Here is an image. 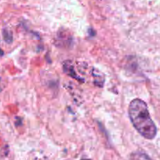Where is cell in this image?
Listing matches in <instances>:
<instances>
[{
  "instance_id": "cell-3",
  "label": "cell",
  "mask_w": 160,
  "mask_h": 160,
  "mask_svg": "<svg viewBox=\"0 0 160 160\" xmlns=\"http://www.w3.org/2000/svg\"><path fill=\"white\" fill-rule=\"evenodd\" d=\"M82 160H90V159H82Z\"/></svg>"
},
{
  "instance_id": "cell-1",
  "label": "cell",
  "mask_w": 160,
  "mask_h": 160,
  "mask_svg": "<svg viewBox=\"0 0 160 160\" xmlns=\"http://www.w3.org/2000/svg\"><path fill=\"white\" fill-rule=\"evenodd\" d=\"M129 117L133 126L138 132L146 139L156 137L157 129L150 117L147 104L140 98H135L130 103Z\"/></svg>"
},
{
  "instance_id": "cell-2",
  "label": "cell",
  "mask_w": 160,
  "mask_h": 160,
  "mask_svg": "<svg viewBox=\"0 0 160 160\" xmlns=\"http://www.w3.org/2000/svg\"><path fill=\"white\" fill-rule=\"evenodd\" d=\"M131 160H152L146 154L142 152H136L132 155Z\"/></svg>"
}]
</instances>
